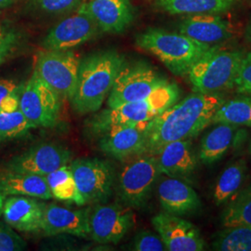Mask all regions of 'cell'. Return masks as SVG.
Wrapping results in <instances>:
<instances>
[{
  "label": "cell",
  "instance_id": "obj_5",
  "mask_svg": "<svg viewBox=\"0 0 251 251\" xmlns=\"http://www.w3.org/2000/svg\"><path fill=\"white\" fill-rule=\"evenodd\" d=\"M245 52L213 46L190 69L187 76L196 92L219 93L234 87Z\"/></svg>",
  "mask_w": 251,
  "mask_h": 251
},
{
  "label": "cell",
  "instance_id": "obj_18",
  "mask_svg": "<svg viewBox=\"0 0 251 251\" xmlns=\"http://www.w3.org/2000/svg\"><path fill=\"white\" fill-rule=\"evenodd\" d=\"M90 214L89 209L75 210L47 204L42 232L46 235L67 233L87 238L90 236Z\"/></svg>",
  "mask_w": 251,
  "mask_h": 251
},
{
  "label": "cell",
  "instance_id": "obj_31",
  "mask_svg": "<svg viewBox=\"0 0 251 251\" xmlns=\"http://www.w3.org/2000/svg\"><path fill=\"white\" fill-rule=\"evenodd\" d=\"M23 36L17 29L0 22V65L18 52Z\"/></svg>",
  "mask_w": 251,
  "mask_h": 251
},
{
  "label": "cell",
  "instance_id": "obj_32",
  "mask_svg": "<svg viewBox=\"0 0 251 251\" xmlns=\"http://www.w3.org/2000/svg\"><path fill=\"white\" fill-rule=\"evenodd\" d=\"M83 2L84 0H31L34 8L50 15L71 13L80 7Z\"/></svg>",
  "mask_w": 251,
  "mask_h": 251
},
{
  "label": "cell",
  "instance_id": "obj_11",
  "mask_svg": "<svg viewBox=\"0 0 251 251\" xmlns=\"http://www.w3.org/2000/svg\"><path fill=\"white\" fill-rule=\"evenodd\" d=\"M81 196L88 203H103L113 194L115 172L98 158H78L69 164Z\"/></svg>",
  "mask_w": 251,
  "mask_h": 251
},
{
  "label": "cell",
  "instance_id": "obj_10",
  "mask_svg": "<svg viewBox=\"0 0 251 251\" xmlns=\"http://www.w3.org/2000/svg\"><path fill=\"white\" fill-rule=\"evenodd\" d=\"M100 27L84 1L72 14L54 25L43 40L48 50H70L99 34Z\"/></svg>",
  "mask_w": 251,
  "mask_h": 251
},
{
  "label": "cell",
  "instance_id": "obj_28",
  "mask_svg": "<svg viewBox=\"0 0 251 251\" xmlns=\"http://www.w3.org/2000/svg\"><path fill=\"white\" fill-rule=\"evenodd\" d=\"M212 248L215 251H251V227H225L216 234Z\"/></svg>",
  "mask_w": 251,
  "mask_h": 251
},
{
  "label": "cell",
  "instance_id": "obj_17",
  "mask_svg": "<svg viewBox=\"0 0 251 251\" xmlns=\"http://www.w3.org/2000/svg\"><path fill=\"white\" fill-rule=\"evenodd\" d=\"M179 33L209 46H219L233 36V28L218 14L188 15L179 25Z\"/></svg>",
  "mask_w": 251,
  "mask_h": 251
},
{
  "label": "cell",
  "instance_id": "obj_41",
  "mask_svg": "<svg viewBox=\"0 0 251 251\" xmlns=\"http://www.w3.org/2000/svg\"><path fill=\"white\" fill-rule=\"evenodd\" d=\"M250 188H251V187H250Z\"/></svg>",
  "mask_w": 251,
  "mask_h": 251
},
{
  "label": "cell",
  "instance_id": "obj_30",
  "mask_svg": "<svg viewBox=\"0 0 251 251\" xmlns=\"http://www.w3.org/2000/svg\"><path fill=\"white\" fill-rule=\"evenodd\" d=\"M36 128L19 109L11 113L0 112V141H9L26 135Z\"/></svg>",
  "mask_w": 251,
  "mask_h": 251
},
{
  "label": "cell",
  "instance_id": "obj_38",
  "mask_svg": "<svg viewBox=\"0 0 251 251\" xmlns=\"http://www.w3.org/2000/svg\"><path fill=\"white\" fill-rule=\"evenodd\" d=\"M16 0H0V9H4L14 3Z\"/></svg>",
  "mask_w": 251,
  "mask_h": 251
},
{
  "label": "cell",
  "instance_id": "obj_20",
  "mask_svg": "<svg viewBox=\"0 0 251 251\" xmlns=\"http://www.w3.org/2000/svg\"><path fill=\"white\" fill-rule=\"evenodd\" d=\"M86 4L100 29L105 33L120 34L134 19L129 0H89Z\"/></svg>",
  "mask_w": 251,
  "mask_h": 251
},
{
  "label": "cell",
  "instance_id": "obj_25",
  "mask_svg": "<svg viewBox=\"0 0 251 251\" xmlns=\"http://www.w3.org/2000/svg\"><path fill=\"white\" fill-rule=\"evenodd\" d=\"M45 179L52 198L61 201L75 203L78 206L86 205V201L78 191L69 165L63 166L46 175Z\"/></svg>",
  "mask_w": 251,
  "mask_h": 251
},
{
  "label": "cell",
  "instance_id": "obj_39",
  "mask_svg": "<svg viewBox=\"0 0 251 251\" xmlns=\"http://www.w3.org/2000/svg\"><path fill=\"white\" fill-rule=\"evenodd\" d=\"M246 37L249 41L251 42V20L249 25L247 27V30H246Z\"/></svg>",
  "mask_w": 251,
  "mask_h": 251
},
{
  "label": "cell",
  "instance_id": "obj_2",
  "mask_svg": "<svg viewBox=\"0 0 251 251\" xmlns=\"http://www.w3.org/2000/svg\"><path fill=\"white\" fill-rule=\"evenodd\" d=\"M124 63V58L115 50L99 51L80 61L76 87L70 100L74 110L81 115L99 111Z\"/></svg>",
  "mask_w": 251,
  "mask_h": 251
},
{
  "label": "cell",
  "instance_id": "obj_1",
  "mask_svg": "<svg viewBox=\"0 0 251 251\" xmlns=\"http://www.w3.org/2000/svg\"><path fill=\"white\" fill-rule=\"evenodd\" d=\"M224 102L220 93L200 92L175 102L148 123L144 154L156 155L166 144L198 136L211 124L217 109Z\"/></svg>",
  "mask_w": 251,
  "mask_h": 251
},
{
  "label": "cell",
  "instance_id": "obj_27",
  "mask_svg": "<svg viewBox=\"0 0 251 251\" xmlns=\"http://www.w3.org/2000/svg\"><path fill=\"white\" fill-rule=\"evenodd\" d=\"M246 164L243 160L227 167L216 182L213 198L217 205L228 201L239 190L246 176Z\"/></svg>",
  "mask_w": 251,
  "mask_h": 251
},
{
  "label": "cell",
  "instance_id": "obj_33",
  "mask_svg": "<svg viewBox=\"0 0 251 251\" xmlns=\"http://www.w3.org/2000/svg\"><path fill=\"white\" fill-rule=\"evenodd\" d=\"M26 243L15 233L5 221H0V251H21L26 249Z\"/></svg>",
  "mask_w": 251,
  "mask_h": 251
},
{
  "label": "cell",
  "instance_id": "obj_40",
  "mask_svg": "<svg viewBox=\"0 0 251 251\" xmlns=\"http://www.w3.org/2000/svg\"><path fill=\"white\" fill-rule=\"evenodd\" d=\"M5 196H3L0 193V218L2 217V210H3V204H4V200H5Z\"/></svg>",
  "mask_w": 251,
  "mask_h": 251
},
{
  "label": "cell",
  "instance_id": "obj_19",
  "mask_svg": "<svg viewBox=\"0 0 251 251\" xmlns=\"http://www.w3.org/2000/svg\"><path fill=\"white\" fill-rule=\"evenodd\" d=\"M157 196L165 212L183 216L194 213L201 206L197 192L179 178H164L157 187Z\"/></svg>",
  "mask_w": 251,
  "mask_h": 251
},
{
  "label": "cell",
  "instance_id": "obj_35",
  "mask_svg": "<svg viewBox=\"0 0 251 251\" xmlns=\"http://www.w3.org/2000/svg\"><path fill=\"white\" fill-rule=\"evenodd\" d=\"M234 87L239 93L251 96V51L245 53L243 57Z\"/></svg>",
  "mask_w": 251,
  "mask_h": 251
},
{
  "label": "cell",
  "instance_id": "obj_7",
  "mask_svg": "<svg viewBox=\"0 0 251 251\" xmlns=\"http://www.w3.org/2000/svg\"><path fill=\"white\" fill-rule=\"evenodd\" d=\"M168 83L166 77L145 63H124L109 94L108 107L145 99Z\"/></svg>",
  "mask_w": 251,
  "mask_h": 251
},
{
  "label": "cell",
  "instance_id": "obj_16",
  "mask_svg": "<svg viewBox=\"0 0 251 251\" xmlns=\"http://www.w3.org/2000/svg\"><path fill=\"white\" fill-rule=\"evenodd\" d=\"M148 124L117 126L99 134L100 151L117 160L144 154Z\"/></svg>",
  "mask_w": 251,
  "mask_h": 251
},
{
  "label": "cell",
  "instance_id": "obj_21",
  "mask_svg": "<svg viewBox=\"0 0 251 251\" xmlns=\"http://www.w3.org/2000/svg\"><path fill=\"white\" fill-rule=\"evenodd\" d=\"M155 156L161 173L173 178L187 176L198 166V159L189 139L166 144Z\"/></svg>",
  "mask_w": 251,
  "mask_h": 251
},
{
  "label": "cell",
  "instance_id": "obj_26",
  "mask_svg": "<svg viewBox=\"0 0 251 251\" xmlns=\"http://www.w3.org/2000/svg\"><path fill=\"white\" fill-rule=\"evenodd\" d=\"M211 124L251 126V98L240 97L225 100L217 109Z\"/></svg>",
  "mask_w": 251,
  "mask_h": 251
},
{
  "label": "cell",
  "instance_id": "obj_3",
  "mask_svg": "<svg viewBox=\"0 0 251 251\" xmlns=\"http://www.w3.org/2000/svg\"><path fill=\"white\" fill-rule=\"evenodd\" d=\"M136 45L155 56L173 75H187L190 69L213 46L180 33L148 29L136 37Z\"/></svg>",
  "mask_w": 251,
  "mask_h": 251
},
{
  "label": "cell",
  "instance_id": "obj_6",
  "mask_svg": "<svg viewBox=\"0 0 251 251\" xmlns=\"http://www.w3.org/2000/svg\"><path fill=\"white\" fill-rule=\"evenodd\" d=\"M162 174L155 155L144 154L128 163L118 177L117 193L129 208H142L149 201L152 188Z\"/></svg>",
  "mask_w": 251,
  "mask_h": 251
},
{
  "label": "cell",
  "instance_id": "obj_13",
  "mask_svg": "<svg viewBox=\"0 0 251 251\" xmlns=\"http://www.w3.org/2000/svg\"><path fill=\"white\" fill-rule=\"evenodd\" d=\"M133 225V213L125 205H97L90 212V236L100 244H117Z\"/></svg>",
  "mask_w": 251,
  "mask_h": 251
},
{
  "label": "cell",
  "instance_id": "obj_23",
  "mask_svg": "<svg viewBox=\"0 0 251 251\" xmlns=\"http://www.w3.org/2000/svg\"><path fill=\"white\" fill-rule=\"evenodd\" d=\"M237 0H155V6L171 15L222 14Z\"/></svg>",
  "mask_w": 251,
  "mask_h": 251
},
{
  "label": "cell",
  "instance_id": "obj_14",
  "mask_svg": "<svg viewBox=\"0 0 251 251\" xmlns=\"http://www.w3.org/2000/svg\"><path fill=\"white\" fill-rule=\"evenodd\" d=\"M152 225L161 237L166 251L205 250V241L198 228L179 216L164 211L152 218Z\"/></svg>",
  "mask_w": 251,
  "mask_h": 251
},
{
  "label": "cell",
  "instance_id": "obj_15",
  "mask_svg": "<svg viewBox=\"0 0 251 251\" xmlns=\"http://www.w3.org/2000/svg\"><path fill=\"white\" fill-rule=\"evenodd\" d=\"M47 204L41 199L23 196L6 197L2 217L14 230L23 233H40L43 229Z\"/></svg>",
  "mask_w": 251,
  "mask_h": 251
},
{
  "label": "cell",
  "instance_id": "obj_9",
  "mask_svg": "<svg viewBox=\"0 0 251 251\" xmlns=\"http://www.w3.org/2000/svg\"><path fill=\"white\" fill-rule=\"evenodd\" d=\"M80 60L72 50L39 52L34 72L55 90L62 99H72L78 77Z\"/></svg>",
  "mask_w": 251,
  "mask_h": 251
},
{
  "label": "cell",
  "instance_id": "obj_12",
  "mask_svg": "<svg viewBox=\"0 0 251 251\" xmlns=\"http://www.w3.org/2000/svg\"><path fill=\"white\" fill-rule=\"evenodd\" d=\"M72 161V152L58 144L43 143L32 146L25 152L13 156L6 171L46 176Z\"/></svg>",
  "mask_w": 251,
  "mask_h": 251
},
{
  "label": "cell",
  "instance_id": "obj_37",
  "mask_svg": "<svg viewBox=\"0 0 251 251\" xmlns=\"http://www.w3.org/2000/svg\"><path fill=\"white\" fill-rule=\"evenodd\" d=\"M21 87L16 81L12 79H0V104L11 92L18 90Z\"/></svg>",
  "mask_w": 251,
  "mask_h": 251
},
{
  "label": "cell",
  "instance_id": "obj_34",
  "mask_svg": "<svg viewBox=\"0 0 251 251\" xmlns=\"http://www.w3.org/2000/svg\"><path fill=\"white\" fill-rule=\"evenodd\" d=\"M132 250L136 251H166V248L159 234L144 230L135 236Z\"/></svg>",
  "mask_w": 251,
  "mask_h": 251
},
{
  "label": "cell",
  "instance_id": "obj_8",
  "mask_svg": "<svg viewBox=\"0 0 251 251\" xmlns=\"http://www.w3.org/2000/svg\"><path fill=\"white\" fill-rule=\"evenodd\" d=\"M61 106L62 97L36 72L23 85L19 109L36 128H49L57 125L61 115Z\"/></svg>",
  "mask_w": 251,
  "mask_h": 251
},
{
  "label": "cell",
  "instance_id": "obj_22",
  "mask_svg": "<svg viewBox=\"0 0 251 251\" xmlns=\"http://www.w3.org/2000/svg\"><path fill=\"white\" fill-rule=\"evenodd\" d=\"M0 193L5 196H23L49 200L52 198L45 176L6 171L0 176Z\"/></svg>",
  "mask_w": 251,
  "mask_h": 251
},
{
  "label": "cell",
  "instance_id": "obj_36",
  "mask_svg": "<svg viewBox=\"0 0 251 251\" xmlns=\"http://www.w3.org/2000/svg\"><path fill=\"white\" fill-rule=\"evenodd\" d=\"M22 88H23V85H21V87L19 88L18 90L11 92L5 99L3 100V101L0 104V112L11 113V112L19 110L20 95H21Z\"/></svg>",
  "mask_w": 251,
  "mask_h": 251
},
{
  "label": "cell",
  "instance_id": "obj_4",
  "mask_svg": "<svg viewBox=\"0 0 251 251\" xmlns=\"http://www.w3.org/2000/svg\"><path fill=\"white\" fill-rule=\"evenodd\" d=\"M179 94L177 84L170 82L145 99L126 102L101 111L91 118L90 127L94 132L100 134L108 128L117 126L148 124L154 117L177 102Z\"/></svg>",
  "mask_w": 251,
  "mask_h": 251
},
{
  "label": "cell",
  "instance_id": "obj_29",
  "mask_svg": "<svg viewBox=\"0 0 251 251\" xmlns=\"http://www.w3.org/2000/svg\"><path fill=\"white\" fill-rule=\"evenodd\" d=\"M225 227H251V189L242 192L225 208L222 217Z\"/></svg>",
  "mask_w": 251,
  "mask_h": 251
},
{
  "label": "cell",
  "instance_id": "obj_24",
  "mask_svg": "<svg viewBox=\"0 0 251 251\" xmlns=\"http://www.w3.org/2000/svg\"><path fill=\"white\" fill-rule=\"evenodd\" d=\"M203 138L199 159L204 164H212L220 160L230 149L236 136V126L217 124Z\"/></svg>",
  "mask_w": 251,
  "mask_h": 251
}]
</instances>
